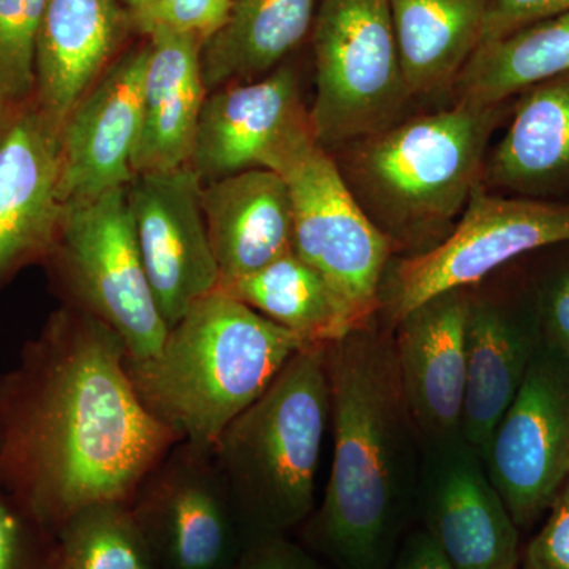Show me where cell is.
<instances>
[{
    "label": "cell",
    "mask_w": 569,
    "mask_h": 569,
    "mask_svg": "<svg viewBox=\"0 0 569 569\" xmlns=\"http://www.w3.org/2000/svg\"><path fill=\"white\" fill-rule=\"evenodd\" d=\"M121 337L61 306L0 376V482L52 535L80 509L132 500L181 441L141 402Z\"/></svg>",
    "instance_id": "6da1fadb"
},
{
    "label": "cell",
    "mask_w": 569,
    "mask_h": 569,
    "mask_svg": "<svg viewBox=\"0 0 569 569\" xmlns=\"http://www.w3.org/2000/svg\"><path fill=\"white\" fill-rule=\"evenodd\" d=\"M326 372L331 473L306 545L335 569H389L417 519L422 459L392 329L376 317L328 343Z\"/></svg>",
    "instance_id": "7a4b0ae2"
},
{
    "label": "cell",
    "mask_w": 569,
    "mask_h": 569,
    "mask_svg": "<svg viewBox=\"0 0 569 569\" xmlns=\"http://www.w3.org/2000/svg\"><path fill=\"white\" fill-rule=\"evenodd\" d=\"M511 108L458 102L342 146L340 173L395 253L417 257L448 238L481 183L490 140Z\"/></svg>",
    "instance_id": "3957f363"
},
{
    "label": "cell",
    "mask_w": 569,
    "mask_h": 569,
    "mask_svg": "<svg viewBox=\"0 0 569 569\" xmlns=\"http://www.w3.org/2000/svg\"><path fill=\"white\" fill-rule=\"evenodd\" d=\"M307 343L217 290L126 369L144 407L193 447L211 449Z\"/></svg>",
    "instance_id": "277c9868"
},
{
    "label": "cell",
    "mask_w": 569,
    "mask_h": 569,
    "mask_svg": "<svg viewBox=\"0 0 569 569\" xmlns=\"http://www.w3.org/2000/svg\"><path fill=\"white\" fill-rule=\"evenodd\" d=\"M331 395L326 346H305L223 430L213 459L250 539L288 535L316 511Z\"/></svg>",
    "instance_id": "5b68a950"
},
{
    "label": "cell",
    "mask_w": 569,
    "mask_h": 569,
    "mask_svg": "<svg viewBox=\"0 0 569 569\" xmlns=\"http://www.w3.org/2000/svg\"><path fill=\"white\" fill-rule=\"evenodd\" d=\"M127 187L63 206L43 268L62 306L116 332L127 358L156 355L168 335L134 239Z\"/></svg>",
    "instance_id": "8992f818"
},
{
    "label": "cell",
    "mask_w": 569,
    "mask_h": 569,
    "mask_svg": "<svg viewBox=\"0 0 569 569\" xmlns=\"http://www.w3.org/2000/svg\"><path fill=\"white\" fill-rule=\"evenodd\" d=\"M313 134L326 151L399 122L413 99L389 0H320L312 24Z\"/></svg>",
    "instance_id": "52a82bcc"
},
{
    "label": "cell",
    "mask_w": 569,
    "mask_h": 569,
    "mask_svg": "<svg viewBox=\"0 0 569 569\" xmlns=\"http://www.w3.org/2000/svg\"><path fill=\"white\" fill-rule=\"evenodd\" d=\"M569 242V203L489 192L479 183L443 242L389 263L378 318L395 328L427 299L471 288L519 258Z\"/></svg>",
    "instance_id": "ba28073f"
},
{
    "label": "cell",
    "mask_w": 569,
    "mask_h": 569,
    "mask_svg": "<svg viewBox=\"0 0 569 569\" xmlns=\"http://www.w3.org/2000/svg\"><path fill=\"white\" fill-rule=\"evenodd\" d=\"M293 201V252L332 288L353 328L378 316L391 242L369 219L331 152L313 146L282 174Z\"/></svg>",
    "instance_id": "9c48e42d"
},
{
    "label": "cell",
    "mask_w": 569,
    "mask_h": 569,
    "mask_svg": "<svg viewBox=\"0 0 569 569\" xmlns=\"http://www.w3.org/2000/svg\"><path fill=\"white\" fill-rule=\"evenodd\" d=\"M129 503L157 569H234L250 541L211 449L179 441Z\"/></svg>",
    "instance_id": "30bf717a"
},
{
    "label": "cell",
    "mask_w": 569,
    "mask_h": 569,
    "mask_svg": "<svg viewBox=\"0 0 569 569\" xmlns=\"http://www.w3.org/2000/svg\"><path fill=\"white\" fill-rule=\"evenodd\" d=\"M485 462L519 530L546 516L569 478L567 353L542 342Z\"/></svg>",
    "instance_id": "8fae6325"
},
{
    "label": "cell",
    "mask_w": 569,
    "mask_h": 569,
    "mask_svg": "<svg viewBox=\"0 0 569 569\" xmlns=\"http://www.w3.org/2000/svg\"><path fill=\"white\" fill-rule=\"evenodd\" d=\"M317 144L298 74L282 63L206 96L190 167L203 182L247 170L282 176Z\"/></svg>",
    "instance_id": "7c38bea8"
},
{
    "label": "cell",
    "mask_w": 569,
    "mask_h": 569,
    "mask_svg": "<svg viewBox=\"0 0 569 569\" xmlns=\"http://www.w3.org/2000/svg\"><path fill=\"white\" fill-rule=\"evenodd\" d=\"M417 519L455 569H519V527L462 433L422 443Z\"/></svg>",
    "instance_id": "4fadbf2b"
},
{
    "label": "cell",
    "mask_w": 569,
    "mask_h": 569,
    "mask_svg": "<svg viewBox=\"0 0 569 569\" xmlns=\"http://www.w3.org/2000/svg\"><path fill=\"white\" fill-rule=\"evenodd\" d=\"M201 189L190 164L134 174L126 189L146 277L168 329L219 290Z\"/></svg>",
    "instance_id": "5bb4252c"
},
{
    "label": "cell",
    "mask_w": 569,
    "mask_h": 569,
    "mask_svg": "<svg viewBox=\"0 0 569 569\" xmlns=\"http://www.w3.org/2000/svg\"><path fill=\"white\" fill-rule=\"evenodd\" d=\"M62 212L61 130L36 99L0 111V288L43 264Z\"/></svg>",
    "instance_id": "9a60e30c"
},
{
    "label": "cell",
    "mask_w": 569,
    "mask_h": 569,
    "mask_svg": "<svg viewBox=\"0 0 569 569\" xmlns=\"http://www.w3.org/2000/svg\"><path fill=\"white\" fill-rule=\"evenodd\" d=\"M148 43L119 56L63 122V206L92 200L132 182L142 123Z\"/></svg>",
    "instance_id": "2e32d148"
},
{
    "label": "cell",
    "mask_w": 569,
    "mask_h": 569,
    "mask_svg": "<svg viewBox=\"0 0 569 569\" xmlns=\"http://www.w3.org/2000/svg\"><path fill=\"white\" fill-rule=\"evenodd\" d=\"M541 346V325L529 277L512 291H481L478 284L470 288L462 436L482 459Z\"/></svg>",
    "instance_id": "e0dca14e"
},
{
    "label": "cell",
    "mask_w": 569,
    "mask_h": 569,
    "mask_svg": "<svg viewBox=\"0 0 569 569\" xmlns=\"http://www.w3.org/2000/svg\"><path fill=\"white\" fill-rule=\"evenodd\" d=\"M470 288L427 299L392 328L397 369L422 443L462 433Z\"/></svg>",
    "instance_id": "ac0fdd59"
},
{
    "label": "cell",
    "mask_w": 569,
    "mask_h": 569,
    "mask_svg": "<svg viewBox=\"0 0 569 569\" xmlns=\"http://www.w3.org/2000/svg\"><path fill=\"white\" fill-rule=\"evenodd\" d=\"M123 6L122 0H44L33 99L61 132L71 110L119 58L133 26Z\"/></svg>",
    "instance_id": "d6986e66"
},
{
    "label": "cell",
    "mask_w": 569,
    "mask_h": 569,
    "mask_svg": "<svg viewBox=\"0 0 569 569\" xmlns=\"http://www.w3.org/2000/svg\"><path fill=\"white\" fill-rule=\"evenodd\" d=\"M206 228L220 287L293 252V201L283 176L247 170L203 182Z\"/></svg>",
    "instance_id": "ffe728a7"
},
{
    "label": "cell",
    "mask_w": 569,
    "mask_h": 569,
    "mask_svg": "<svg viewBox=\"0 0 569 569\" xmlns=\"http://www.w3.org/2000/svg\"><path fill=\"white\" fill-rule=\"evenodd\" d=\"M516 99L507 133L486 159L482 187L569 203V71Z\"/></svg>",
    "instance_id": "44dd1931"
},
{
    "label": "cell",
    "mask_w": 569,
    "mask_h": 569,
    "mask_svg": "<svg viewBox=\"0 0 569 569\" xmlns=\"http://www.w3.org/2000/svg\"><path fill=\"white\" fill-rule=\"evenodd\" d=\"M148 37L142 123L133 171H170L190 164L208 89L201 71L203 41L190 33Z\"/></svg>",
    "instance_id": "7402d4cb"
},
{
    "label": "cell",
    "mask_w": 569,
    "mask_h": 569,
    "mask_svg": "<svg viewBox=\"0 0 569 569\" xmlns=\"http://www.w3.org/2000/svg\"><path fill=\"white\" fill-rule=\"evenodd\" d=\"M320 0H231L222 28L201 47L208 93L282 66L312 31Z\"/></svg>",
    "instance_id": "603a6c76"
},
{
    "label": "cell",
    "mask_w": 569,
    "mask_h": 569,
    "mask_svg": "<svg viewBox=\"0 0 569 569\" xmlns=\"http://www.w3.org/2000/svg\"><path fill=\"white\" fill-rule=\"evenodd\" d=\"M413 97L451 88L481 47L490 0H389Z\"/></svg>",
    "instance_id": "cb8c5ba5"
},
{
    "label": "cell",
    "mask_w": 569,
    "mask_h": 569,
    "mask_svg": "<svg viewBox=\"0 0 569 569\" xmlns=\"http://www.w3.org/2000/svg\"><path fill=\"white\" fill-rule=\"evenodd\" d=\"M569 71V13L488 41L455 82L458 102L492 107Z\"/></svg>",
    "instance_id": "d4e9b609"
},
{
    "label": "cell",
    "mask_w": 569,
    "mask_h": 569,
    "mask_svg": "<svg viewBox=\"0 0 569 569\" xmlns=\"http://www.w3.org/2000/svg\"><path fill=\"white\" fill-rule=\"evenodd\" d=\"M307 346H328L353 329L328 282L295 252L219 288Z\"/></svg>",
    "instance_id": "484cf974"
},
{
    "label": "cell",
    "mask_w": 569,
    "mask_h": 569,
    "mask_svg": "<svg viewBox=\"0 0 569 569\" xmlns=\"http://www.w3.org/2000/svg\"><path fill=\"white\" fill-rule=\"evenodd\" d=\"M67 569H157L129 501L88 505L56 533Z\"/></svg>",
    "instance_id": "4316f807"
},
{
    "label": "cell",
    "mask_w": 569,
    "mask_h": 569,
    "mask_svg": "<svg viewBox=\"0 0 569 569\" xmlns=\"http://www.w3.org/2000/svg\"><path fill=\"white\" fill-rule=\"evenodd\" d=\"M44 0H0V111L33 99Z\"/></svg>",
    "instance_id": "83f0119b"
},
{
    "label": "cell",
    "mask_w": 569,
    "mask_h": 569,
    "mask_svg": "<svg viewBox=\"0 0 569 569\" xmlns=\"http://www.w3.org/2000/svg\"><path fill=\"white\" fill-rule=\"evenodd\" d=\"M58 538L0 482V569H56Z\"/></svg>",
    "instance_id": "f1b7e54d"
},
{
    "label": "cell",
    "mask_w": 569,
    "mask_h": 569,
    "mask_svg": "<svg viewBox=\"0 0 569 569\" xmlns=\"http://www.w3.org/2000/svg\"><path fill=\"white\" fill-rule=\"evenodd\" d=\"M548 263L529 276L542 342L569 356V242L553 246Z\"/></svg>",
    "instance_id": "f546056e"
},
{
    "label": "cell",
    "mask_w": 569,
    "mask_h": 569,
    "mask_svg": "<svg viewBox=\"0 0 569 569\" xmlns=\"http://www.w3.org/2000/svg\"><path fill=\"white\" fill-rule=\"evenodd\" d=\"M231 0H149L133 11L132 24L144 36L156 31L190 33L209 39L227 20Z\"/></svg>",
    "instance_id": "4dcf8cb0"
},
{
    "label": "cell",
    "mask_w": 569,
    "mask_h": 569,
    "mask_svg": "<svg viewBox=\"0 0 569 569\" xmlns=\"http://www.w3.org/2000/svg\"><path fill=\"white\" fill-rule=\"evenodd\" d=\"M519 569H569V478L546 512V522L535 535Z\"/></svg>",
    "instance_id": "1f68e13d"
},
{
    "label": "cell",
    "mask_w": 569,
    "mask_h": 569,
    "mask_svg": "<svg viewBox=\"0 0 569 569\" xmlns=\"http://www.w3.org/2000/svg\"><path fill=\"white\" fill-rule=\"evenodd\" d=\"M234 569H329L317 553L288 535L252 538Z\"/></svg>",
    "instance_id": "d6a6232c"
},
{
    "label": "cell",
    "mask_w": 569,
    "mask_h": 569,
    "mask_svg": "<svg viewBox=\"0 0 569 569\" xmlns=\"http://www.w3.org/2000/svg\"><path fill=\"white\" fill-rule=\"evenodd\" d=\"M567 13L569 0H490L482 43Z\"/></svg>",
    "instance_id": "836d02e7"
},
{
    "label": "cell",
    "mask_w": 569,
    "mask_h": 569,
    "mask_svg": "<svg viewBox=\"0 0 569 569\" xmlns=\"http://www.w3.org/2000/svg\"><path fill=\"white\" fill-rule=\"evenodd\" d=\"M389 569H455L421 527L408 531Z\"/></svg>",
    "instance_id": "e575fe53"
},
{
    "label": "cell",
    "mask_w": 569,
    "mask_h": 569,
    "mask_svg": "<svg viewBox=\"0 0 569 569\" xmlns=\"http://www.w3.org/2000/svg\"><path fill=\"white\" fill-rule=\"evenodd\" d=\"M122 2L126 3V7L130 10V13H133V11L140 10L141 7H144L149 0H122Z\"/></svg>",
    "instance_id": "d590c367"
},
{
    "label": "cell",
    "mask_w": 569,
    "mask_h": 569,
    "mask_svg": "<svg viewBox=\"0 0 569 569\" xmlns=\"http://www.w3.org/2000/svg\"><path fill=\"white\" fill-rule=\"evenodd\" d=\"M56 569H67L66 565H63L61 561V556H59V563L58 567H56Z\"/></svg>",
    "instance_id": "8d00e7d4"
}]
</instances>
